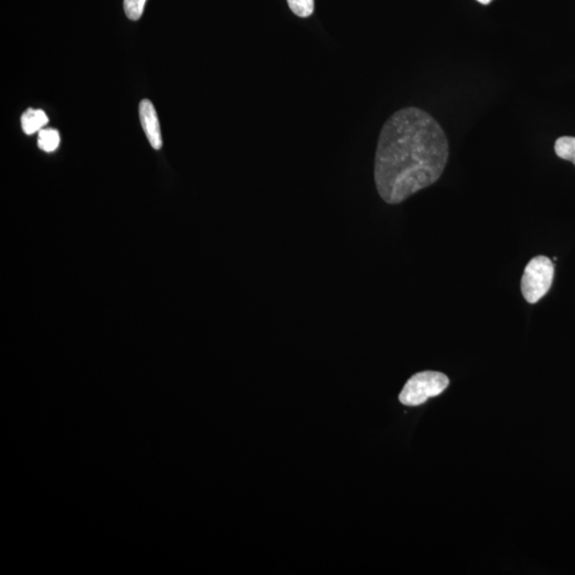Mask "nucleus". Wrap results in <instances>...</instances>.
<instances>
[{"label":"nucleus","mask_w":575,"mask_h":575,"mask_svg":"<svg viewBox=\"0 0 575 575\" xmlns=\"http://www.w3.org/2000/svg\"><path fill=\"white\" fill-rule=\"evenodd\" d=\"M146 0H124V10L127 18L132 20H138L142 17Z\"/></svg>","instance_id":"nucleus-9"},{"label":"nucleus","mask_w":575,"mask_h":575,"mask_svg":"<svg viewBox=\"0 0 575 575\" xmlns=\"http://www.w3.org/2000/svg\"><path fill=\"white\" fill-rule=\"evenodd\" d=\"M60 144V134L55 129H42L39 133L38 145L46 153H52Z\"/></svg>","instance_id":"nucleus-6"},{"label":"nucleus","mask_w":575,"mask_h":575,"mask_svg":"<svg viewBox=\"0 0 575 575\" xmlns=\"http://www.w3.org/2000/svg\"><path fill=\"white\" fill-rule=\"evenodd\" d=\"M448 141L432 115L416 107L392 114L380 130L374 164L379 195L396 205L441 179Z\"/></svg>","instance_id":"nucleus-1"},{"label":"nucleus","mask_w":575,"mask_h":575,"mask_svg":"<svg viewBox=\"0 0 575 575\" xmlns=\"http://www.w3.org/2000/svg\"><path fill=\"white\" fill-rule=\"evenodd\" d=\"M139 114L141 125L150 145L154 150H160L162 148L160 124L153 103L149 99H143L140 103Z\"/></svg>","instance_id":"nucleus-4"},{"label":"nucleus","mask_w":575,"mask_h":575,"mask_svg":"<svg viewBox=\"0 0 575 575\" xmlns=\"http://www.w3.org/2000/svg\"><path fill=\"white\" fill-rule=\"evenodd\" d=\"M448 384L447 375L435 371H425L407 380L399 399L406 406H419L431 397L441 395Z\"/></svg>","instance_id":"nucleus-2"},{"label":"nucleus","mask_w":575,"mask_h":575,"mask_svg":"<svg viewBox=\"0 0 575 575\" xmlns=\"http://www.w3.org/2000/svg\"><path fill=\"white\" fill-rule=\"evenodd\" d=\"M292 12L300 18H310L315 12V0H287Z\"/></svg>","instance_id":"nucleus-8"},{"label":"nucleus","mask_w":575,"mask_h":575,"mask_svg":"<svg viewBox=\"0 0 575 575\" xmlns=\"http://www.w3.org/2000/svg\"><path fill=\"white\" fill-rule=\"evenodd\" d=\"M477 2L482 4H489L491 2H494V0H477Z\"/></svg>","instance_id":"nucleus-10"},{"label":"nucleus","mask_w":575,"mask_h":575,"mask_svg":"<svg viewBox=\"0 0 575 575\" xmlns=\"http://www.w3.org/2000/svg\"><path fill=\"white\" fill-rule=\"evenodd\" d=\"M49 121V117H47L43 110L33 108L28 109L20 119L24 133L28 135L42 130Z\"/></svg>","instance_id":"nucleus-5"},{"label":"nucleus","mask_w":575,"mask_h":575,"mask_svg":"<svg viewBox=\"0 0 575 575\" xmlns=\"http://www.w3.org/2000/svg\"><path fill=\"white\" fill-rule=\"evenodd\" d=\"M554 264L546 256H537L527 264L522 276L521 291L530 304H535L545 296L553 284Z\"/></svg>","instance_id":"nucleus-3"},{"label":"nucleus","mask_w":575,"mask_h":575,"mask_svg":"<svg viewBox=\"0 0 575 575\" xmlns=\"http://www.w3.org/2000/svg\"><path fill=\"white\" fill-rule=\"evenodd\" d=\"M556 153L564 160L571 161L575 165V137H562L556 142Z\"/></svg>","instance_id":"nucleus-7"}]
</instances>
